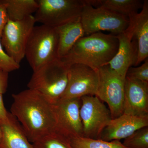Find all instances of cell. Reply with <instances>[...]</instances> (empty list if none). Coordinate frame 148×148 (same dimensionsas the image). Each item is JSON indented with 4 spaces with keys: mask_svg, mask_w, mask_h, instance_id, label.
Segmentation results:
<instances>
[{
    "mask_svg": "<svg viewBox=\"0 0 148 148\" xmlns=\"http://www.w3.org/2000/svg\"><path fill=\"white\" fill-rule=\"evenodd\" d=\"M69 69L61 59L56 58L33 72L28 88L39 92L53 104L61 99L66 90Z\"/></svg>",
    "mask_w": 148,
    "mask_h": 148,
    "instance_id": "3",
    "label": "cell"
},
{
    "mask_svg": "<svg viewBox=\"0 0 148 148\" xmlns=\"http://www.w3.org/2000/svg\"><path fill=\"white\" fill-rule=\"evenodd\" d=\"M98 84V70L84 64H73L69 67L68 84L61 98H81L86 95L95 96Z\"/></svg>",
    "mask_w": 148,
    "mask_h": 148,
    "instance_id": "11",
    "label": "cell"
},
{
    "mask_svg": "<svg viewBox=\"0 0 148 148\" xmlns=\"http://www.w3.org/2000/svg\"><path fill=\"white\" fill-rule=\"evenodd\" d=\"M69 140L73 148H128L119 140L108 142L83 137L71 138Z\"/></svg>",
    "mask_w": 148,
    "mask_h": 148,
    "instance_id": "20",
    "label": "cell"
},
{
    "mask_svg": "<svg viewBox=\"0 0 148 148\" xmlns=\"http://www.w3.org/2000/svg\"><path fill=\"white\" fill-rule=\"evenodd\" d=\"M8 113L5 106L3 95L0 94V122L5 121L7 119Z\"/></svg>",
    "mask_w": 148,
    "mask_h": 148,
    "instance_id": "27",
    "label": "cell"
},
{
    "mask_svg": "<svg viewBox=\"0 0 148 148\" xmlns=\"http://www.w3.org/2000/svg\"><path fill=\"white\" fill-rule=\"evenodd\" d=\"M34 148H73L69 140L53 132L32 143Z\"/></svg>",
    "mask_w": 148,
    "mask_h": 148,
    "instance_id": "21",
    "label": "cell"
},
{
    "mask_svg": "<svg viewBox=\"0 0 148 148\" xmlns=\"http://www.w3.org/2000/svg\"><path fill=\"white\" fill-rule=\"evenodd\" d=\"M56 28L58 36V56L60 59L66 55L85 34L80 18Z\"/></svg>",
    "mask_w": 148,
    "mask_h": 148,
    "instance_id": "17",
    "label": "cell"
},
{
    "mask_svg": "<svg viewBox=\"0 0 148 148\" xmlns=\"http://www.w3.org/2000/svg\"><path fill=\"white\" fill-rule=\"evenodd\" d=\"M19 68L20 64L16 63L4 50L0 38V69L9 73L16 71Z\"/></svg>",
    "mask_w": 148,
    "mask_h": 148,
    "instance_id": "24",
    "label": "cell"
},
{
    "mask_svg": "<svg viewBox=\"0 0 148 148\" xmlns=\"http://www.w3.org/2000/svg\"><path fill=\"white\" fill-rule=\"evenodd\" d=\"M99 84L95 96L108 104L112 119L123 114L125 78L119 75L108 65L98 69Z\"/></svg>",
    "mask_w": 148,
    "mask_h": 148,
    "instance_id": "7",
    "label": "cell"
},
{
    "mask_svg": "<svg viewBox=\"0 0 148 148\" xmlns=\"http://www.w3.org/2000/svg\"><path fill=\"white\" fill-rule=\"evenodd\" d=\"M0 126L2 130L0 148H34L21 125L10 113L5 121L0 122Z\"/></svg>",
    "mask_w": 148,
    "mask_h": 148,
    "instance_id": "16",
    "label": "cell"
},
{
    "mask_svg": "<svg viewBox=\"0 0 148 148\" xmlns=\"http://www.w3.org/2000/svg\"><path fill=\"white\" fill-rule=\"evenodd\" d=\"M81 23L85 35L108 31L117 35L124 32L129 24V18L112 11L98 7L94 8L86 0L81 14Z\"/></svg>",
    "mask_w": 148,
    "mask_h": 148,
    "instance_id": "6",
    "label": "cell"
},
{
    "mask_svg": "<svg viewBox=\"0 0 148 148\" xmlns=\"http://www.w3.org/2000/svg\"><path fill=\"white\" fill-rule=\"evenodd\" d=\"M36 21L31 15L20 21L9 19L3 31L1 42L6 53L17 64L25 57L26 46Z\"/></svg>",
    "mask_w": 148,
    "mask_h": 148,
    "instance_id": "10",
    "label": "cell"
},
{
    "mask_svg": "<svg viewBox=\"0 0 148 148\" xmlns=\"http://www.w3.org/2000/svg\"><path fill=\"white\" fill-rule=\"evenodd\" d=\"M7 5L9 20L20 21L36 13L38 8L37 0H5Z\"/></svg>",
    "mask_w": 148,
    "mask_h": 148,
    "instance_id": "19",
    "label": "cell"
},
{
    "mask_svg": "<svg viewBox=\"0 0 148 148\" xmlns=\"http://www.w3.org/2000/svg\"><path fill=\"white\" fill-rule=\"evenodd\" d=\"M79 113L84 138L100 139L103 130L112 119L109 109L95 95L81 98Z\"/></svg>",
    "mask_w": 148,
    "mask_h": 148,
    "instance_id": "8",
    "label": "cell"
},
{
    "mask_svg": "<svg viewBox=\"0 0 148 148\" xmlns=\"http://www.w3.org/2000/svg\"><path fill=\"white\" fill-rule=\"evenodd\" d=\"M128 18V27L138 43V57L135 65L138 66L148 57V1H144L140 13L135 14Z\"/></svg>",
    "mask_w": 148,
    "mask_h": 148,
    "instance_id": "15",
    "label": "cell"
},
{
    "mask_svg": "<svg viewBox=\"0 0 148 148\" xmlns=\"http://www.w3.org/2000/svg\"><path fill=\"white\" fill-rule=\"evenodd\" d=\"M7 5L5 0H0V38L9 20L7 13Z\"/></svg>",
    "mask_w": 148,
    "mask_h": 148,
    "instance_id": "25",
    "label": "cell"
},
{
    "mask_svg": "<svg viewBox=\"0 0 148 148\" xmlns=\"http://www.w3.org/2000/svg\"><path fill=\"white\" fill-rule=\"evenodd\" d=\"M148 126V115L136 116L123 114L112 119L103 130L100 139L110 141L125 139L138 130Z\"/></svg>",
    "mask_w": 148,
    "mask_h": 148,
    "instance_id": "14",
    "label": "cell"
},
{
    "mask_svg": "<svg viewBox=\"0 0 148 148\" xmlns=\"http://www.w3.org/2000/svg\"><path fill=\"white\" fill-rule=\"evenodd\" d=\"M122 144L128 148H148V126L135 131Z\"/></svg>",
    "mask_w": 148,
    "mask_h": 148,
    "instance_id": "22",
    "label": "cell"
},
{
    "mask_svg": "<svg viewBox=\"0 0 148 148\" xmlns=\"http://www.w3.org/2000/svg\"><path fill=\"white\" fill-rule=\"evenodd\" d=\"M123 114L148 115V82L125 77Z\"/></svg>",
    "mask_w": 148,
    "mask_h": 148,
    "instance_id": "13",
    "label": "cell"
},
{
    "mask_svg": "<svg viewBox=\"0 0 148 148\" xmlns=\"http://www.w3.org/2000/svg\"><path fill=\"white\" fill-rule=\"evenodd\" d=\"M91 5L104 8L129 18L138 13L143 7L144 1L140 0H89Z\"/></svg>",
    "mask_w": 148,
    "mask_h": 148,
    "instance_id": "18",
    "label": "cell"
},
{
    "mask_svg": "<svg viewBox=\"0 0 148 148\" xmlns=\"http://www.w3.org/2000/svg\"><path fill=\"white\" fill-rule=\"evenodd\" d=\"M38 8L35 13L36 22L56 28L80 17L85 0H37Z\"/></svg>",
    "mask_w": 148,
    "mask_h": 148,
    "instance_id": "5",
    "label": "cell"
},
{
    "mask_svg": "<svg viewBox=\"0 0 148 148\" xmlns=\"http://www.w3.org/2000/svg\"><path fill=\"white\" fill-rule=\"evenodd\" d=\"M2 137V130L1 127L0 126V141L1 140Z\"/></svg>",
    "mask_w": 148,
    "mask_h": 148,
    "instance_id": "28",
    "label": "cell"
},
{
    "mask_svg": "<svg viewBox=\"0 0 148 148\" xmlns=\"http://www.w3.org/2000/svg\"><path fill=\"white\" fill-rule=\"evenodd\" d=\"M58 36L56 28L35 26L29 37L25 57L33 72L58 58Z\"/></svg>",
    "mask_w": 148,
    "mask_h": 148,
    "instance_id": "4",
    "label": "cell"
},
{
    "mask_svg": "<svg viewBox=\"0 0 148 148\" xmlns=\"http://www.w3.org/2000/svg\"><path fill=\"white\" fill-rule=\"evenodd\" d=\"M10 113L17 119L32 143L54 132L52 104L39 92L26 89L12 95Z\"/></svg>",
    "mask_w": 148,
    "mask_h": 148,
    "instance_id": "1",
    "label": "cell"
},
{
    "mask_svg": "<svg viewBox=\"0 0 148 148\" xmlns=\"http://www.w3.org/2000/svg\"><path fill=\"white\" fill-rule=\"evenodd\" d=\"M81 98H61L52 104L55 127L54 132L68 140L83 137L79 110Z\"/></svg>",
    "mask_w": 148,
    "mask_h": 148,
    "instance_id": "9",
    "label": "cell"
},
{
    "mask_svg": "<svg viewBox=\"0 0 148 148\" xmlns=\"http://www.w3.org/2000/svg\"><path fill=\"white\" fill-rule=\"evenodd\" d=\"M9 73L0 69V94L5 93L8 87Z\"/></svg>",
    "mask_w": 148,
    "mask_h": 148,
    "instance_id": "26",
    "label": "cell"
},
{
    "mask_svg": "<svg viewBox=\"0 0 148 148\" xmlns=\"http://www.w3.org/2000/svg\"><path fill=\"white\" fill-rule=\"evenodd\" d=\"M126 77L140 81L148 82V58L139 67H130L127 70Z\"/></svg>",
    "mask_w": 148,
    "mask_h": 148,
    "instance_id": "23",
    "label": "cell"
},
{
    "mask_svg": "<svg viewBox=\"0 0 148 148\" xmlns=\"http://www.w3.org/2000/svg\"><path fill=\"white\" fill-rule=\"evenodd\" d=\"M119 47L116 54L107 65L125 78L127 70L135 66L138 57V43L133 38L131 29L129 27L124 32L117 35Z\"/></svg>",
    "mask_w": 148,
    "mask_h": 148,
    "instance_id": "12",
    "label": "cell"
},
{
    "mask_svg": "<svg viewBox=\"0 0 148 148\" xmlns=\"http://www.w3.org/2000/svg\"><path fill=\"white\" fill-rule=\"evenodd\" d=\"M118 47L116 36L97 32L81 38L60 59L69 67L74 64H82L98 70L112 60Z\"/></svg>",
    "mask_w": 148,
    "mask_h": 148,
    "instance_id": "2",
    "label": "cell"
}]
</instances>
